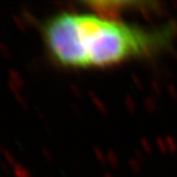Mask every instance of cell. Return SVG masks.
Instances as JSON below:
<instances>
[{
    "label": "cell",
    "mask_w": 177,
    "mask_h": 177,
    "mask_svg": "<svg viewBox=\"0 0 177 177\" xmlns=\"http://www.w3.org/2000/svg\"><path fill=\"white\" fill-rule=\"evenodd\" d=\"M84 69L110 68L157 55L171 45L176 26L147 29L97 13H75Z\"/></svg>",
    "instance_id": "1"
},
{
    "label": "cell",
    "mask_w": 177,
    "mask_h": 177,
    "mask_svg": "<svg viewBox=\"0 0 177 177\" xmlns=\"http://www.w3.org/2000/svg\"><path fill=\"white\" fill-rule=\"evenodd\" d=\"M40 35L48 59L64 69H84L75 12H59L40 24Z\"/></svg>",
    "instance_id": "2"
}]
</instances>
